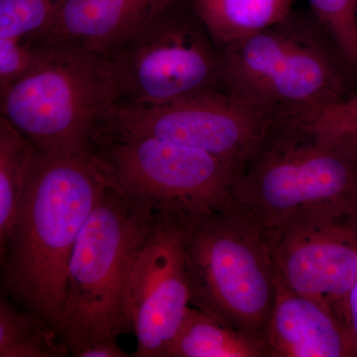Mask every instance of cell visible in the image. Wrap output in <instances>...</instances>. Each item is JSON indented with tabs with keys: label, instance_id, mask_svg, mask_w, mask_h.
I'll list each match as a JSON object with an SVG mask.
<instances>
[{
	"label": "cell",
	"instance_id": "obj_2",
	"mask_svg": "<svg viewBox=\"0 0 357 357\" xmlns=\"http://www.w3.org/2000/svg\"><path fill=\"white\" fill-rule=\"evenodd\" d=\"M232 206L266 236L317 213L356 210L357 153L291 115L239 171Z\"/></svg>",
	"mask_w": 357,
	"mask_h": 357
},
{
	"label": "cell",
	"instance_id": "obj_7",
	"mask_svg": "<svg viewBox=\"0 0 357 357\" xmlns=\"http://www.w3.org/2000/svg\"><path fill=\"white\" fill-rule=\"evenodd\" d=\"M289 116L217 86L167 102H114L98 119L91 146L159 138L206 152L239 173L270 132Z\"/></svg>",
	"mask_w": 357,
	"mask_h": 357
},
{
	"label": "cell",
	"instance_id": "obj_16",
	"mask_svg": "<svg viewBox=\"0 0 357 357\" xmlns=\"http://www.w3.org/2000/svg\"><path fill=\"white\" fill-rule=\"evenodd\" d=\"M38 156L32 141L0 115V249L13 229Z\"/></svg>",
	"mask_w": 357,
	"mask_h": 357
},
{
	"label": "cell",
	"instance_id": "obj_24",
	"mask_svg": "<svg viewBox=\"0 0 357 357\" xmlns=\"http://www.w3.org/2000/svg\"><path fill=\"white\" fill-rule=\"evenodd\" d=\"M347 102L349 103L351 107H354L357 109V96H352V98H347Z\"/></svg>",
	"mask_w": 357,
	"mask_h": 357
},
{
	"label": "cell",
	"instance_id": "obj_18",
	"mask_svg": "<svg viewBox=\"0 0 357 357\" xmlns=\"http://www.w3.org/2000/svg\"><path fill=\"white\" fill-rule=\"evenodd\" d=\"M66 0H0V37L32 38L45 31Z\"/></svg>",
	"mask_w": 357,
	"mask_h": 357
},
{
	"label": "cell",
	"instance_id": "obj_19",
	"mask_svg": "<svg viewBox=\"0 0 357 357\" xmlns=\"http://www.w3.org/2000/svg\"><path fill=\"white\" fill-rule=\"evenodd\" d=\"M311 13L325 28L347 64L357 70V0H307Z\"/></svg>",
	"mask_w": 357,
	"mask_h": 357
},
{
	"label": "cell",
	"instance_id": "obj_3",
	"mask_svg": "<svg viewBox=\"0 0 357 357\" xmlns=\"http://www.w3.org/2000/svg\"><path fill=\"white\" fill-rule=\"evenodd\" d=\"M159 213L107 183L68 268L59 335L73 356L132 331L126 303L129 269Z\"/></svg>",
	"mask_w": 357,
	"mask_h": 357
},
{
	"label": "cell",
	"instance_id": "obj_11",
	"mask_svg": "<svg viewBox=\"0 0 357 357\" xmlns=\"http://www.w3.org/2000/svg\"><path fill=\"white\" fill-rule=\"evenodd\" d=\"M126 303L137 340L133 356L167 357L191 306L183 215L159 213L131 262Z\"/></svg>",
	"mask_w": 357,
	"mask_h": 357
},
{
	"label": "cell",
	"instance_id": "obj_10",
	"mask_svg": "<svg viewBox=\"0 0 357 357\" xmlns=\"http://www.w3.org/2000/svg\"><path fill=\"white\" fill-rule=\"evenodd\" d=\"M266 236L277 280L349 328V296L357 279V208L310 215Z\"/></svg>",
	"mask_w": 357,
	"mask_h": 357
},
{
	"label": "cell",
	"instance_id": "obj_6",
	"mask_svg": "<svg viewBox=\"0 0 357 357\" xmlns=\"http://www.w3.org/2000/svg\"><path fill=\"white\" fill-rule=\"evenodd\" d=\"M183 218L191 306L265 340L276 273L264 232L234 206Z\"/></svg>",
	"mask_w": 357,
	"mask_h": 357
},
{
	"label": "cell",
	"instance_id": "obj_20",
	"mask_svg": "<svg viewBox=\"0 0 357 357\" xmlns=\"http://www.w3.org/2000/svg\"><path fill=\"white\" fill-rule=\"evenodd\" d=\"M345 100L303 112L302 117L318 132L344 141L357 152V109Z\"/></svg>",
	"mask_w": 357,
	"mask_h": 357
},
{
	"label": "cell",
	"instance_id": "obj_12",
	"mask_svg": "<svg viewBox=\"0 0 357 357\" xmlns=\"http://www.w3.org/2000/svg\"><path fill=\"white\" fill-rule=\"evenodd\" d=\"M185 0H66L34 43L77 42L107 55L162 13Z\"/></svg>",
	"mask_w": 357,
	"mask_h": 357
},
{
	"label": "cell",
	"instance_id": "obj_21",
	"mask_svg": "<svg viewBox=\"0 0 357 357\" xmlns=\"http://www.w3.org/2000/svg\"><path fill=\"white\" fill-rule=\"evenodd\" d=\"M37 44L23 37H0V93L6 91L31 67Z\"/></svg>",
	"mask_w": 357,
	"mask_h": 357
},
{
	"label": "cell",
	"instance_id": "obj_14",
	"mask_svg": "<svg viewBox=\"0 0 357 357\" xmlns=\"http://www.w3.org/2000/svg\"><path fill=\"white\" fill-rule=\"evenodd\" d=\"M270 356L266 342L190 306L167 357Z\"/></svg>",
	"mask_w": 357,
	"mask_h": 357
},
{
	"label": "cell",
	"instance_id": "obj_17",
	"mask_svg": "<svg viewBox=\"0 0 357 357\" xmlns=\"http://www.w3.org/2000/svg\"><path fill=\"white\" fill-rule=\"evenodd\" d=\"M69 347L44 317L20 306L8 296L0 299V357H62Z\"/></svg>",
	"mask_w": 357,
	"mask_h": 357
},
{
	"label": "cell",
	"instance_id": "obj_23",
	"mask_svg": "<svg viewBox=\"0 0 357 357\" xmlns=\"http://www.w3.org/2000/svg\"><path fill=\"white\" fill-rule=\"evenodd\" d=\"M349 321L352 340H354L357 352V279L354 288H352L351 296H349Z\"/></svg>",
	"mask_w": 357,
	"mask_h": 357
},
{
	"label": "cell",
	"instance_id": "obj_13",
	"mask_svg": "<svg viewBox=\"0 0 357 357\" xmlns=\"http://www.w3.org/2000/svg\"><path fill=\"white\" fill-rule=\"evenodd\" d=\"M270 356H357L351 330L335 314L276 279V296L268 321Z\"/></svg>",
	"mask_w": 357,
	"mask_h": 357
},
{
	"label": "cell",
	"instance_id": "obj_8",
	"mask_svg": "<svg viewBox=\"0 0 357 357\" xmlns=\"http://www.w3.org/2000/svg\"><path fill=\"white\" fill-rule=\"evenodd\" d=\"M105 56L117 102H167L222 86V47L190 0L167 9Z\"/></svg>",
	"mask_w": 357,
	"mask_h": 357
},
{
	"label": "cell",
	"instance_id": "obj_9",
	"mask_svg": "<svg viewBox=\"0 0 357 357\" xmlns=\"http://www.w3.org/2000/svg\"><path fill=\"white\" fill-rule=\"evenodd\" d=\"M112 187L157 213L198 215L232 206L238 171L206 152L154 137L91 147Z\"/></svg>",
	"mask_w": 357,
	"mask_h": 357
},
{
	"label": "cell",
	"instance_id": "obj_1",
	"mask_svg": "<svg viewBox=\"0 0 357 357\" xmlns=\"http://www.w3.org/2000/svg\"><path fill=\"white\" fill-rule=\"evenodd\" d=\"M107 182L91 149L39 151L7 243L0 249L4 292L58 331L70 256Z\"/></svg>",
	"mask_w": 357,
	"mask_h": 357
},
{
	"label": "cell",
	"instance_id": "obj_15",
	"mask_svg": "<svg viewBox=\"0 0 357 357\" xmlns=\"http://www.w3.org/2000/svg\"><path fill=\"white\" fill-rule=\"evenodd\" d=\"M192 10L220 47L287 17L294 0H190Z\"/></svg>",
	"mask_w": 357,
	"mask_h": 357
},
{
	"label": "cell",
	"instance_id": "obj_22",
	"mask_svg": "<svg viewBox=\"0 0 357 357\" xmlns=\"http://www.w3.org/2000/svg\"><path fill=\"white\" fill-rule=\"evenodd\" d=\"M77 357H126L129 354L122 351L117 342H102L91 345L79 352Z\"/></svg>",
	"mask_w": 357,
	"mask_h": 357
},
{
	"label": "cell",
	"instance_id": "obj_4",
	"mask_svg": "<svg viewBox=\"0 0 357 357\" xmlns=\"http://www.w3.org/2000/svg\"><path fill=\"white\" fill-rule=\"evenodd\" d=\"M222 50V86L246 102L293 115L349 98V66L312 13L293 10Z\"/></svg>",
	"mask_w": 357,
	"mask_h": 357
},
{
	"label": "cell",
	"instance_id": "obj_5",
	"mask_svg": "<svg viewBox=\"0 0 357 357\" xmlns=\"http://www.w3.org/2000/svg\"><path fill=\"white\" fill-rule=\"evenodd\" d=\"M35 44L30 69L0 93V115L39 151H88L98 119L117 102L109 62L77 42Z\"/></svg>",
	"mask_w": 357,
	"mask_h": 357
}]
</instances>
